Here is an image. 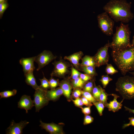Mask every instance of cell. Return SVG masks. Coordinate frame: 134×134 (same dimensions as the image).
<instances>
[{
  "label": "cell",
  "instance_id": "11",
  "mask_svg": "<svg viewBox=\"0 0 134 134\" xmlns=\"http://www.w3.org/2000/svg\"><path fill=\"white\" fill-rule=\"evenodd\" d=\"M39 126L51 134H65L63 127L59 124H58L53 123H44L40 120Z\"/></svg>",
  "mask_w": 134,
  "mask_h": 134
},
{
  "label": "cell",
  "instance_id": "40",
  "mask_svg": "<svg viewBox=\"0 0 134 134\" xmlns=\"http://www.w3.org/2000/svg\"><path fill=\"white\" fill-rule=\"evenodd\" d=\"M91 107L87 106L83 107H82L80 108H81L82 113L85 115H88L90 114L91 113Z\"/></svg>",
  "mask_w": 134,
  "mask_h": 134
},
{
  "label": "cell",
  "instance_id": "18",
  "mask_svg": "<svg viewBox=\"0 0 134 134\" xmlns=\"http://www.w3.org/2000/svg\"><path fill=\"white\" fill-rule=\"evenodd\" d=\"M33 72V71H31L25 75L26 77L25 82L28 85L30 86L36 90L38 88L39 86H38L37 84Z\"/></svg>",
  "mask_w": 134,
  "mask_h": 134
},
{
  "label": "cell",
  "instance_id": "26",
  "mask_svg": "<svg viewBox=\"0 0 134 134\" xmlns=\"http://www.w3.org/2000/svg\"><path fill=\"white\" fill-rule=\"evenodd\" d=\"M43 78L39 79L41 82V85L39 86L43 90L47 91L48 89L50 88L49 81L45 78L43 73Z\"/></svg>",
  "mask_w": 134,
  "mask_h": 134
},
{
  "label": "cell",
  "instance_id": "10",
  "mask_svg": "<svg viewBox=\"0 0 134 134\" xmlns=\"http://www.w3.org/2000/svg\"><path fill=\"white\" fill-rule=\"evenodd\" d=\"M59 86L63 90V95L67 101H70L72 99L71 94L73 88L70 77L64 78L60 82Z\"/></svg>",
  "mask_w": 134,
  "mask_h": 134
},
{
  "label": "cell",
  "instance_id": "6",
  "mask_svg": "<svg viewBox=\"0 0 134 134\" xmlns=\"http://www.w3.org/2000/svg\"><path fill=\"white\" fill-rule=\"evenodd\" d=\"M54 66V70L51 73V76H56L60 78H65L66 75L71 73L69 68L71 66V64L66 61L60 57L58 61L52 63Z\"/></svg>",
  "mask_w": 134,
  "mask_h": 134
},
{
  "label": "cell",
  "instance_id": "19",
  "mask_svg": "<svg viewBox=\"0 0 134 134\" xmlns=\"http://www.w3.org/2000/svg\"><path fill=\"white\" fill-rule=\"evenodd\" d=\"M95 67L92 66H82L80 65L79 70L85 73L95 77L98 75Z\"/></svg>",
  "mask_w": 134,
  "mask_h": 134
},
{
  "label": "cell",
  "instance_id": "31",
  "mask_svg": "<svg viewBox=\"0 0 134 134\" xmlns=\"http://www.w3.org/2000/svg\"><path fill=\"white\" fill-rule=\"evenodd\" d=\"M105 72L108 74L112 75L118 72V71L111 64H107L105 68Z\"/></svg>",
  "mask_w": 134,
  "mask_h": 134
},
{
  "label": "cell",
  "instance_id": "32",
  "mask_svg": "<svg viewBox=\"0 0 134 134\" xmlns=\"http://www.w3.org/2000/svg\"><path fill=\"white\" fill-rule=\"evenodd\" d=\"M51 76L49 80L50 88L51 90H53L55 89L57 86H59L60 82L58 79H55Z\"/></svg>",
  "mask_w": 134,
  "mask_h": 134
},
{
  "label": "cell",
  "instance_id": "16",
  "mask_svg": "<svg viewBox=\"0 0 134 134\" xmlns=\"http://www.w3.org/2000/svg\"><path fill=\"white\" fill-rule=\"evenodd\" d=\"M83 55V52L80 51L69 56H65L64 59L69 61L76 69L79 70L80 65L79 61Z\"/></svg>",
  "mask_w": 134,
  "mask_h": 134
},
{
  "label": "cell",
  "instance_id": "5",
  "mask_svg": "<svg viewBox=\"0 0 134 134\" xmlns=\"http://www.w3.org/2000/svg\"><path fill=\"white\" fill-rule=\"evenodd\" d=\"M98 27L103 33L108 36L113 34V28L114 22L106 12L98 15L97 16Z\"/></svg>",
  "mask_w": 134,
  "mask_h": 134
},
{
  "label": "cell",
  "instance_id": "4",
  "mask_svg": "<svg viewBox=\"0 0 134 134\" xmlns=\"http://www.w3.org/2000/svg\"><path fill=\"white\" fill-rule=\"evenodd\" d=\"M115 90L118 92L123 99H134V77L124 75L119 77L115 84Z\"/></svg>",
  "mask_w": 134,
  "mask_h": 134
},
{
  "label": "cell",
  "instance_id": "7",
  "mask_svg": "<svg viewBox=\"0 0 134 134\" xmlns=\"http://www.w3.org/2000/svg\"><path fill=\"white\" fill-rule=\"evenodd\" d=\"M110 43V42L108 41L103 46L98 49L96 54L93 56L96 67H99L108 64L109 59L108 51Z\"/></svg>",
  "mask_w": 134,
  "mask_h": 134
},
{
  "label": "cell",
  "instance_id": "22",
  "mask_svg": "<svg viewBox=\"0 0 134 134\" xmlns=\"http://www.w3.org/2000/svg\"><path fill=\"white\" fill-rule=\"evenodd\" d=\"M101 87L100 86H97L95 83L94 82V85L93 89L92 94L94 97L97 101H99L101 91Z\"/></svg>",
  "mask_w": 134,
  "mask_h": 134
},
{
  "label": "cell",
  "instance_id": "30",
  "mask_svg": "<svg viewBox=\"0 0 134 134\" xmlns=\"http://www.w3.org/2000/svg\"><path fill=\"white\" fill-rule=\"evenodd\" d=\"M71 76L70 78L71 79H74L79 77L81 73L76 69L71 63Z\"/></svg>",
  "mask_w": 134,
  "mask_h": 134
},
{
  "label": "cell",
  "instance_id": "35",
  "mask_svg": "<svg viewBox=\"0 0 134 134\" xmlns=\"http://www.w3.org/2000/svg\"><path fill=\"white\" fill-rule=\"evenodd\" d=\"M94 120V118L88 115H85L84 118L83 124L86 125L93 122Z\"/></svg>",
  "mask_w": 134,
  "mask_h": 134
},
{
  "label": "cell",
  "instance_id": "43",
  "mask_svg": "<svg viewBox=\"0 0 134 134\" xmlns=\"http://www.w3.org/2000/svg\"><path fill=\"white\" fill-rule=\"evenodd\" d=\"M132 44L134 45V36H133V38L132 40Z\"/></svg>",
  "mask_w": 134,
  "mask_h": 134
},
{
  "label": "cell",
  "instance_id": "36",
  "mask_svg": "<svg viewBox=\"0 0 134 134\" xmlns=\"http://www.w3.org/2000/svg\"><path fill=\"white\" fill-rule=\"evenodd\" d=\"M71 100L73 101L75 105L77 107L80 108L84 105L80 98L75 99L74 100L72 99Z\"/></svg>",
  "mask_w": 134,
  "mask_h": 134
},
{
  "label": "cell",
  "instance_id": "41",
  "mask_svg": "<svg viewBox=\"0 0 134 134\" xmlns=\"http://www.w3.org/2000/svg\"><path fill=\"white\" fill-rule=\"evenodd\" d=\"M126 110L128 111L129 113H133L134 114V109H131L126 106H124Z\"/></svg>",
  "mask_w": 134,
  "mask_h": 134
},
{
  "label": "cell",
  "instance_id": "12",
  "mask_svg": "<svg viewBox=\"0 0 134 134\" xmlns=\"http://www.w3.org/2000/svg\"><path fill=\"white\" fill-rule=\"evenodd\" d=\"M29 123L26 121H21L18 123H15L13 120L9 127L6 130L7 134H21L23 129Z\"/></svg>",
  "mask_w": 134,
  "mask_h": 134
},
{
  "label": "cell",
  "instance_id": "37",
  "mask_svg": "<svg viewBox=\"0 0 134 134\" xmlns=\"http://www.w3.org/2000/svg\"><path fill=\"white\" fill-rule=\"evenodd\" d=\"M79 77L85 82H87L95 77L88 74L82 73H81L80 74Z\"/></svg>",
  "mask_w": 134,
  "mask_h": 134
},
{
  "label": "cell",
  "instance_id": "42",
  "mask_svg": "<svg viewBox=\"0 0 134 134\" xmlns=\"http://www.w3.org/2000/svg\"><path fill=\"white\" fill-rule=\"evenodd\" d=\"M129 72L131 74H132L134 77V71H130Z\"/></svg>",
  "mask_w": 134,
  "mask_h": 134
},
{
  "label": "cell",
  "instance_id": "38",
  "mask_svg": "<svg viewBox=\"0 0 134 134\" xmlns=\"http://www.w3.org/2000/svg\"><path fill=\"white\" fill-rule=\"evenodd\" d=\"M80 98L82 100L84 105H86L87 106L91 107L93 104L92 103L84 96H82Z\"/></svg>",
  "mask_w": 134,
  "mask_h": 134
},
{
  "label": "cell",
  "instance_id": "20",
  "mask_svg": "<svg viewBox=\"0 0 134 134\" xmlns=\"http://www.w3.org/2000/svg\"><path fill=\"white\" fill-rule=\"evenodd\" d=\"M80 65L82 66H92L96 67L95 63L93 56L86 55L81 59Z\"/></svg>",
  "mask_w": 134,
  "mask_h": 134
},
{
  "label": "cell",
  "instance_id": "3",
  "mask_svg": "<svg viewBox=\"0 0 134 134\" xmlns=\"http://www.w3.org/2000/svg\"><path fill=\"white\" fill-rule=\"evenodd\" d=\"M131 33L128 24L121 22L119 26L116 27V31L113 34L109 47L112 51H118L130 47L132 45L130 40Z\"/></svg>",
  "mask_w": 134,
  "mask_h": 134
},
{
  "label": "cell",
  "instance_id": "28",
  "mask_svg": "<svg viewBox=\"0 0 134 134\" xmlns=\"http://www.w3.org/2000/svg\"><path fill=\"white\" fill-rule=\"evenodd\" d=\"M110 94H108L105 92V90L101 88V91L99 99V101L103 103L105 105L107 103V100H108L107 97Z\"/></svg>",
  "mask_w": 134,
  "mask_h": 134
},
{
  "label": "cell",
  "instance_id": "44",
  "mask_svg": "<svg viewBox=\"0 0 134 134\" xmlns=\"http://www.w3.org/2000/svg\"><path fill=\"white\" fill-rule=\"evenodd\" d=\"M6 1H7V0H0V3Z\"/></svg>",
  "mask_w": 134,
  "mask_h": 134
},
{
  "label": "cell",
  "instance_id": "23",
  "mask_svg": "<svg viewBox=\"0 0 134 134\" xmlns=\"http://www.w3.org/2000/svg\"><path fill=\"white\" fill-rule=\"evenodd\" d=\"M95 80V77L85 83L82 89V90L92 93L94 85V82Z\"/></svg>",
  "mask_w": 134,
  "mask_h": 134
},
{
  "label": "cell",
  "instance_id": "29",
  "mask_svg": "<svg viewBox=\"0 0 134 134\" xmlns=\"http://www.w3.org/2000/svg\"><path fill=\"white\" fill-rule=\"evenodd\" d=\"M82 96H84L93 104L97 101L90 92L82 91Z\"/></svg>",
  "mask_w": 134,
  "mask_h": 134
},
{
  "label": "cell",
  "instance_id": "14",
  "mask_svg": "<svg viewBox=\"0 0 134 134\" xmlns=\"http://www.w3.org/2000/svg\"><path fill=\"white\" fill-rule=\"evenodd\" d=\"M34 106V101L31 99L30 96L26 95L22 96L18 102V107L25 109L27 113L28 110L31 109Z\"/></svg>",
  "mask_w": 134,
  "mask_h": 134
},
{
  "label": "cell",
  "instance_id": "8",
  "mask_svg": "<svg viewBox=\"0 0 134 134\" xmlns=\"http://www.w3.org/2000/svg\"><path fill=\"white\" fill-rule=\"evenodd\" d=\"M46 91L40 86L35 90L34 95V102L36 112H39L40 109L47 105L49 101L46 96Z\"/></svg>",
  "mask_w": 134,
  "mask_h": 134
},
{
  "label": "cell",
  "instance_id": "33",
  "mask_svg": "<svg viewBox=\"0 0 134 134\" xmlns=\"http://www.w3.org/2000/svg\"><path fill=\"white\" fill-rule=\"evenodd\" d=\"M7 1L0 3V19L2 18L4 12L9 7Z\"/></svg>",
  "mask_w": 134,
  "mask_h": 134
},
{
  "label": "cell",
  "instance_id": "24",
  "mask_svg": "<svg viewBox=\"0 0 134 134\" xmlns=\"http://www.w3.org/2000/svg\"><path fill=\"white\" fill-rule=\"evenodd\" d=\"M17 90L13 89L12 91L7 90L0 93V99L6 98L15 95L16 94Z\"/></svg>",
  "mask_w": 134,
  "mask_h": 134
},
{
  "label": "cell",
  "instance_id": "1",
  "mask_svg": "<svg viewBox=\"0 0 134 134\" xmlns=\"http://www.w3.org/2000/svg\"><path fill=\"white\" fill-rule=\"evenodd\" d=\"M131 7V3L125 0H111L104 6L103 9L114 21L128 23L134 17Z\"/></svg>",
  "mask_w": 134,
  "mask_h": 134
},
{
  "label": "cell",
  "instance_id": "27",
  "mask_svg": "<svg viewBox=\"0 0 134 134\" xmlns=\"http://www.w3.org/2000/svg\"><path fill=\"white\" fill-rule=\"evenodd\" d=\"M112 79L110 78L108 75H102L100 80L104 88H105L109 82L112 80Z\"/></svg>",
  "mask_w": 134,
  "mask_h": 134
},
{
  "label": "cell",
  "instance_id": "25",
  "mask_svg": "<svg viewBox=\"0 0 134 134\" xmlns=\"http://www.w3.org/2000/svg\"><path fill=\"white\" fill-rule=\"evenodd\" d=\"M93 104L96 107L100 115L102 116L104 108L105 107V105L100 101H97Z\"/></svg>",
  "mask_w": 134,
  "mask_h": 134
},
{
  "label": "cell",
  "instance_id": "9",
  "mask_svg": "<svg viewBox=\"0 0 134 134\" xmlns=\"http://www.w3.org/2000/svg\"><path fill=\"white\" fill-rule=\"evenodd\" d=\"M57 56L54 55L51 51L46 50L43 51L36 56L35 62L38 65V67L36 70H39L55 60Z\"/></svg>",
  "mask_w": 134,
  "mask_h": 134
},
{
  "label": "cell",
  "instance_id": "21",
  "mask_svg": "<svg viewBox=\"0 0 134 134\" xmlns=\"http://www.w3.org/2000/svg\"><path fill=\"white\" fill-rule=\"evenodd\" d=\"M71 82L73 89H82L86 82L79 77L74 79H71Z\"/></svg>",
  "mask_w": 134,
  "mask_h": 134
},
{
  "label": "cell",
  "instance_id": "15",
  "mask_svg": "<svg viewBox=\"0 0 134 134\" xmlns=\"http://www.w3.org/2000/svg\"><path fill=\"white\" fill-rule=\"evenodd\" d=\"M110 95L113 96V100L110 101L109 103L107 102L105 105V107L107 108L109 111L114 112L118 111L122 108V103L124 99L119 102L117 100V99L119 97V96L114 94H110Z\"/></svg>",
  "mask_w": 134,
  "mask_h": 134
},
{
  "label": "cell",
  "instance_id": "2",
  "mask_svg": "<svg viewBox=\"0 0 134 134\" xmlns=\"http://www.w3.org/2000/svg\"><path fill=\"white\" fill-rule=\"evenodd\" d=\"M113 62L124 76L134 71V45L125 49L111 51Z\"/></svg>",
  "mask_w": 134,
  "mask_h": 134
},
{
  "label": "cell",
  "instance_id": "17",
  "mask_svg": "<svg viewBox=\"0 0 134 134\" xmlns=\"http://www.w3.org/2000/svg\"><path fill=\"white\" fill-rule=\"evenodd\" d=\"M63 94L62 89L60 87L53 90H47L46 96L49 101H55L59 99L60 97Z\"/></svg>",
  "mask_w": 134,
  "mask_h": 134
},
{
  "label": "cell",
  "instance_id": "39",
  "mask_svg": "<svg viewBox=\"0 0 134 134\" xmlns=\"http://www.w3.org/2000/svg\"><path fill=\"white\" fill-rule=\"evenodd\" d=\"M128 119L130 120L129 123L127 124H124L122 127V129H125L130 126L134 127V117H129Z\"/></svg>",
  "mask_w": 134,
  "mask_h": 134
},
{
  "label": "cell",
  "instance_id": "13",
  "mask_svg": "<svg viewBox=\"0 0 134 134\" xmlns=\"http://www.w3.org/2000/svg\"><path fill=\"white\" fill-rule=\"evenodd\" d=\"M36 56L29 58H22L19 61L20 64L22 66L24 75L30 72L34 71L35 67L34 62L35 61Z\"/></svg>",
  "mask_w": 134,
  "mask_h": 134
},
{
  "label": "cell",
  "instance_id": "34",
  "mask_svg": "<svg viewBox=\"0 0 134 134\" xmlns=\"http://www.w3.org/2000/svg\"><path fill=\"white\" fill-rule=\"evenodd\" d=\"M82 89H73L71 94L72 99H75L81 97L82 95Z\"/></svg>",
  "mask_w": 134,
  "mask_h": 134
}]
</instances>
